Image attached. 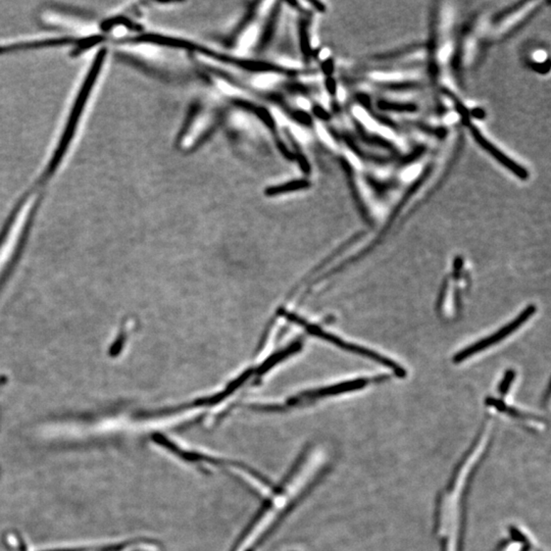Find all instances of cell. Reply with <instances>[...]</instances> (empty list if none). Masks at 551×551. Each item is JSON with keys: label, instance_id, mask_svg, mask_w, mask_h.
I'll return each mask as SVG.
<instances>
[{"label": "cell", "instance_id": "obj_1", "mask_svg": "<svg viewBox=\"0 0 551 551\" xmlns=\"http://www.w3.org/2000/svg\"><path fill=\"white\" fill-rule=\"evenodd\" d=\"M491 444V430L484 426L463 454L438 495L435 506V533L440 551H461L463 515L470 483Z\"/></svg>", "mask_w": 551, "mask_h": 551}, {"label": "cell", "instance_id": "obj_2", "mask_svg": "<svg viewBox=\"0 0 551 551\" xmlns=\"http://www.w3.org/2000/svg\"><path fill=\"white\" fill-rule=\"evenodd\" d=\"M328 463L324 448L314 447L305 451L280 488L272 490L263 510L256 515L232 551H251L287 510L303 496L319 477Z\"/></svg>", "mask_w": 551, "mask_h": 551}, {"label": "cell", "instance_id": "obj_3", "mask_svg": "<svg viewBox=\"0 0 551 551\" xmlns=\"http://www.w3.org/2000/svg\"><path fill=\"white\" fill-rule=\"evenodd\" d=\"M21 204L22 206L16 209L6 227V232L4 233V236L0 239V279L8 270L11 260L15 258L20 246L19 244L22 241L26 233V227L29 224L30 220L28 221V219H31L30 213L26 216L25 220H23L21 213H22L23 200Z\"/></svg>", "mask_w": 551, "mask_h": 551}, {"label": "cell", "instance_id": "obj_4", "mask_svg": "<svg viewBox=\"0 0 551 551\" xmlns=\"http://www.w3.org/2000/svg\"><path fill=\"white\" fill-rule=\"evenodd\" d=\"M536 308L533 305H530L528 308H525L523 310L522 314L518 315L513 322H508L503 328L499 329L496 333L492 334L491 336L487 337V338L482 339V340L478 341L475 345L468 346L465 350H461L458 353H456L453 357V362L459 364V362H465L466 360L470 357L476 355V353L481 352L482 350L489 348L490 346L496 345L499 341L503 340L506 337L513 334V332L517 331L522 325L528 321L530 318L535 314Z\"/></svg>", "mask_w": 551, "mask_h": 551}, {"label": "cell", "instance_id": "obj_5", "mask_svg": "<svg viewBox=\"0 0 551 551\" xmlns=\"http://www.w3.org/2000/svg\"><path fill=\"white\" fill-rule=\"evenodd\" d=\"M292 320L303 324V326L305 327V329H308V331L310 332V333H312L313 335L321 337V338L329 341V342L333 343V345L339 346V347L342 348V350H347V352L357 353V355H362V357H366L367 359L374 360V362L384 364V366L388 367L389 369H392V371L394 372V373H397V375L398 376H406V371H404L402 367L398 366L397 362H392V360L387 359V357H382V355L371 352V350H366V348L360 347V346L350 345V343H346L345 341L337 338V337L331 335V334L326 333V332L322 331V330L318 328L317 326H313V325L306 324L305 322L296 319V318H292Z\"/></svg>", "mask_w": 551, "mask_h": 551}, {"label": "cell", "instance_id": "obj_6", "mask_svg": "<svg viewBox=\"0 0 551 551\" xmlns=\"http://www.w3.org/2000/svg\"><path fill=\"white\" fill-rule=\"evenodd\" d=\"M498 551H544L535 537L531 532L520 526L510 525L508 529V536L501 541Z\"/></svg>", "mask_w": 551, "mask_h": 551}, {"label": "cell", "instance_id": "obj_7", "mask_svg": "<svg viewBox=\"0 0 551 551\" xmlns=\"http://www.w3.org/2000/svg\"><path fill=\"white\" fill-rule=\"evenodd\" d=\"M369 383L367 379H357V380L350 381L338 385L331 386V387L322 388V389L315 391V392L308 393V397H324L330 395L341 394V393L350 392V391L360 390L366 387Z\"/></svg>", "mask_w": 551, "mask_h": 551}, {"label": "cell", "instance_id": "obj_8", "mask_svg": "<svg viewBox=\"0 0 551 551\" xmlns=\"http://www.w3.org/2000/svg\"><path fill=\"white\" fill-rule=\"evenodd\" d=\"M277 80L278 78L275 75H263V76H260L256 79V84H258V86L263 87V88H267V87L274 85Z\"/></svg>", "mask_w": 551, "mask_h": 551}, {"label": "cell", "instance_id": "obj_9", "mask_svg": "<svg viewBox=\"0 0 551 551\" xmlns=\"http://www.w3.org/2000/svg\"><path fill=\"white\" fill-rule=\"evenodd\" d=\"M256 34H258V30H256V27L251 28V29L247 31L243 35V38H242V46H251L253 43L254 40H256Z\"/></svg>", "mask_w": 551, "mask_h": 551}]
</instances>
